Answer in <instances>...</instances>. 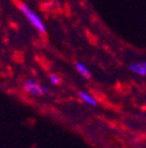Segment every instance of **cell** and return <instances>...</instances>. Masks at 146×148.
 <instances>
[{"label": "cell", "mask_w": 146, "mask_h": 148, "mask_svg": "<svg viewBox=\"0 0 146 148\" xmlns=\"http://www.w3.org/2000/svg\"><path fill=\"white\" fill-rule=\"evenodd\" d=\"M129 69L134 74L139 75V76H145L146 75L145 67H144L143 63H131L129 65Z\"/></svg>", "instance_id": "5b68a950"}, {"label": "cell", "mask_w": 146, "mask_h": 148, "mask_svg": "<svg viewBox=\"0 0 146 148\" xmlns=\"http://www.w3.org/2000/svg\"><path fill=\"white\" fill-rule=\"evenodd\" d=\"M143 65H144V67H145V71H146V63H143Z\"/></svg>", "instance_id": "52a82bcc"}, {"label": "cell", "mask_w": 146, "mask_h": 148, "mask_svg": "<svg viewBox=\"0 0 146 148\" xmlns=\"http://www.w3.org/2000/svg\"><path fill=\"white\" fill-rule=\"evenodd\" d=\"M75 68L78 73L80 74L81 76L84 77V78H86V79L91 78V73H90L89 69H88V67H87L83 62H76Z\"/></svg>", "instance_id": "277c9868"}, {"label": "cell", "mask_w": 146, "mask_h": 148, "mask_svg": "<svg viewBox=\"0 0 146 148\" xmlns=\"http://www.w3.org/2000/svg\"><path fill=\"white\" fill-rule=\"evenodd\" d=\"M49 81L53 86H57L60 83V78L56 74H51V75H49Z\"/></svg>", "instance_id": "8992f818"}, {"label": "cell", "mask_w": 146, "mask_h": 148, "mask_svg": "<svg viewBox=\"0 0 146 148\" xmlns=\"http://www.w3.org/2000/svg\"><path fill=\"white\" fill-rule=\"evenodd\" d=\"M23 90H25L27 94L31 96H35V97H40L49 92V88L44 84L37 82V81L33 80V79H27L23 84Z\"/></svg>", "instance_id": "7a4b0ae2"}, {"label": "cell", "mask_w": 146, "mask_h": 148, "mask_svg": "<svg viewBox=\"0 0 146 148\" xmlns=\"http://www.w3.org/2000/svg\"><path fill=\"white\" fill-rule=\"evenodd\" d=\"M16 6L18 7L20 12L23 14V16L28 20V22L34 27L35 30L38 31L40 34H45L46 33V26L41 16H39L34 9L31 6L27 4V3L23 2V1H16Z\"/></svg>", "instance_id": "6da1fadb"}, {"label": "cell", "mask_w": 146, "mask_h": 148, "mask_svg": "<svg viewBox=\"0 0 146 148\" xmlns=\"http://www.w3.org/2000/svg\"><path fill=\"white\" fill-rule=\"evenodd\" d=\"M78 95H79V98H80L81 101L83 103H85V104L89 105V106H96L97 105V100L91 94H89V92L81 90V92H79Z\"/></svg>", "instance_id": "3957f363"}]
</instances>
